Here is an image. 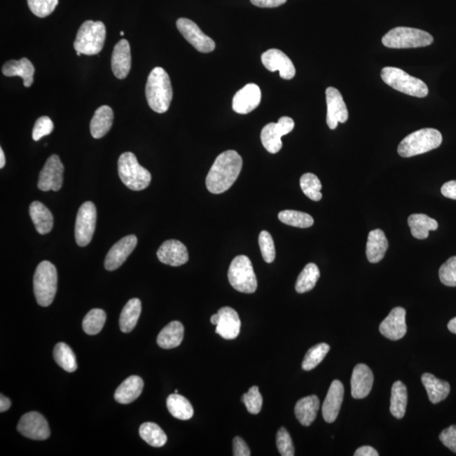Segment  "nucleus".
I'll use <instances>...</instances> for the list:
<instances>
[{
	"label": "nucleus",
	"mask_w": 456,
	"mask_h": 456,
	"mask_svg": "<svg viewBox=\"0 0 456 456\" xmlns=\"http://www.w3.org/2000/svg\"><path fill=\"white\" fill-rule=\"evenodd\" d=\"M242 167V159L237 151L223 152L209 170L207 181L208 191L212 194H221L229 190L236 182Z\"/></svg>",
	"instance_id": "f257e3e1"
},
{
	"label": "nucleus",
	"mask_w": 456,
	"mask_h": 456,
	"mask_svg": "<svg viewBox=\"0 0 456 456\" xmlns=\"http://www.w3.org/2000/svg\"><path fill=\"white\" fill-rule=\"evenodd\" d=\"M441 193L446 198L456 200V180L449 181L443 184Z\"/></svg>",
	"instance_id": "5fc2aeb1"
},
{
	"label": "nucleus",
	"mask_w": 456,
	"mask_h": 456,
	"mask_svg": "<svg viewBox=\"0 0 456 456\" xmlns=\"http://www.w3.org/2000/svg\"><path fill=\"white\" fill-rule=\"evenodd\" d=\"M97 223V209L90 201L85 202L78 211L75 236L76 244L85 247L92 241Z\"/></svg>",
	"instance_id": "9d476101"
},
{
	"label": "nucleus",
	"mask_w": 456,
	"mask_h": 456,
	"mask_svg": "<svg viewBox=\"0 0 456 456\" xmlns=\"http://www.w3.org/2000/svg\"><path fill=\"white\" fill-rule=\"evenodd\" d=\"M172 88L170 76L165 69L156 67L148 76L146 97L148 105L156 113H166L172 99Z\"/></svg>",
	"instance_id": "f03ea898"
},
{
	"label": "nucleus",
	"mask_w": 456,
	"mask_h": 456,
	"mask_svg": "<svg viewBox=\"0 0 456 456\" xmlns=\"http://www.w3.org/2000/svg\"><path fill=\"white\" fill-rule=\"evenodd\" d=\"M29 212L36 232L44 235L52 231L53 217L50 211L43 203L34 201L31 204Z\"/></svg>",
	"instance_id": "7c9ffc66"
},
{
	"label": "nucleus",
	"mask_w": 456,
	"mask_h": 456,
	"mask_svg": "<svg viewBox=\"0 0 456 456\" xmlns=\"http://www.w3.org/2000/svg\"><path fill=\"white\" fill-rule=\"evenodd\" d=\"M29 9L40 18L51 15L59 5V0H27Z\"/></svg>",
	"instance_id": "c03bdc74"
},
{
	"label": "nucleus",
	"mask_w": 456,
	"mask_h": 456,
	"mask_svg": "<svg viewBox=\"0 0 456 456\" xmlns=\"http://www.w3.org/2000/svg\"><path fill=\"white\" fill-rule=\"evenodd\" d=\"M139 432L143 441L152 447H163L167 441L166 434L154 422L143 423Z\"/></svg>",
	"instance_id": "4c0bfd02"
},
{
	"label": "nucleus",
	"mask_w": 456,
	"mask_h": 456,
	"mask_svg": "<svg viewBox=\"0 0 456 456\" xmlns=\"http://www.w3.org/2000/svg\"><path fill=\"white\" fill-rule=\"evenodd\" d=\"M249 448L240 437H236L233 439V455L235 456H249Z\"/></svg>",
	"instance_id": "603ef678"
},
{
	"label": "nucleus",
	"mask_w": 456,
	"mask_h": 456,
	"mask_svg": "<svg viewBox=\"0 0 456 456\" xmlns=\"http://www.w3.org/2000/svg\"><path fill=\"white\" fill-rule=\"evenodd\" d=\"M439 439L448 449L456 453V425H452L442 431Z\"/></svg>",
	"instance_id": "3c124183"
},
{
	"label": "nucleus",
	"mask_w": 456,
	"mask_h": 456,
	"mask_svg": "<svg viewBox=\"0 0 456 456\" xmlns=\"http://www.w3.org/2000/svg\"><path fill=\"white\" fill-rule=\"evenodd\" d=\"M57 286L56 267L44 261L36 267L34 277V289L36 302L42 307L51 305L55 298Z\"/></svg>",
	"instance_id": "39448f33"
},
{
	"label": "nucleus",
	"mask_w": 456,
	"mask_h": 456,
	"mask_svg": "<svg viewBox=\"0 0 456 456\" xmlns=\"http://www.w3.org/2000/svg\"><path fill=\"white\" fill-rule=\"evenodd\" d=\"M113 112L110 106L104 105L97 109L90 121V130L92 137L101 139L112 128Z\"/></svg>",
	"instance_id": "cd10ccee"
},
{
	"label": "nucleus",
	"mask_w": 456,
	"mask_h": 456,
	"mask_svg": "<svg viewBox=\"0 0 456 456\" xmlns=\"http://www.w3.org/2000/svg\"><path fill=\"white\" fill-rule=\"evenodd\" d=\"M330 349V346L326 343H320L311 347L306 353L303 361L302 368L303 371H310L317 367L326 357Z\"/></svg>",
	"instance_id": "79ce46f5"
},
{
	"label": "nucleus",
	"mask_w": 456,
	"mask_h": 456,
	"mask_svg": "<svg viewBox=\"0 0 456 456\" xmlns=\"http://www.w3.org/2000/svg\"><path fill=\"white\" fill-rule=\"evenodd\" d=\"M258 245H260L263 258L266 263H272L276 258V249L272 237L267 231H262L258 236Z\"/></svg>",
	"instance_id": "49530a36"
},
{
	"label": "nucleus",
	"mask_w": 456,
	"mask_h": 456,
	"mask_svg": "<svg viewBox=\"0 0 456 456\" xmlns=\"http://www.w3.org/2000/svg\"><path fill=\"white\" fill-rule=\"evenodd\" d=\"M11 401L9 398H7L1 394V396H0V412H6V410L11 408Z\"/></svg>",
	"instance_id": "4d7b16f0"
},
{
	"label": "nucleus",
	"mask_w": 456,
	"mask_h": 456,
	"mask_svg": "<svg viewBox=\"0 0 456 456\" xmlns=\"http://www.w3.org/2000/svg\"><path fill=\"white\" fill-rule=\"evenodd\" d=\"M344 386L342 382L334 380L328 390L326 400L322 406V414L324 421L328 423L334 422L338 418L343 402Z\"/></svg>",
	"instance_id": "aec40b11"
},
{
	"label": "nucleus",
	"mask_w": 456,
	"mask_h": 456,
	"mask_svg": "<svg viewBox=\"0 0 456 456\" xmlns=\"http://www.w3.org/2000/svg\"><path fill=\"white\" fill-rule=\"evenodd\" d=\"M120 35H121V36H124V35H125V32H120Z\"/></svg>",
	"instance_id": "680f3d73"
},
{
	"label": "nucleus",
	"mask_w": 456,
	"mask_h": 456,
	"mask_svg": "<svg viewBox=\"0 0 456 456\" xmlns=\"http://www.w3.org/2000/svg\"><path fill=\"white\" fill-rule=\"evenodd\" d=\"M320 277L318 266L314 263H310L299 274L296 282V291L298 293H307L314 289Z\"/></svg>",
	"instance_id": "58836bf2"
},
{
	"label": "nucleus",
	"mask_w": 456,
	"mask_h": 456,
	"mask_svg": "<svg viewBox=\"0 0 456 456\" xmlns=\"http://www.w3.org/2000/svg\"><path fill=\"white\" fill-rule=\"evenodd\" d=\"M406 405H408V389L401 381L394 382L392 389L390 398V413L398 419L405 416Z\"/></svg>",
	"instance_id": "c9c22d12"
},
{
	"label": "nucleus",
	"mask_w": 456,
	"mask_h": 456,
	"mask_svg": "<svg viewBox=\"0 0 456 456\" xmlns=\"http://www.w3.org/2000/svg\"><path fill=\"white\" fill-rule=\"evenodd\" d=\"M448 329H449V331L451 333H453V334H456V317L452 319L449 322V324H448Z\"/></svg>",
	"instance_id": "13d9d810"
},
{
	"label": "nucleus",
	"mask_w": 456,
	"mask_h": 456,
	"mask_svg": "<svg viewBox=\"0 0 456 456\" xmlns=\"http://www.w3.org/2000/svg\"><path fill=\"white\" fill-rule=\"evenodd\" d=\"M264 67L271 72L279 71L284 80H291L296 75L294 64L289 56L279 49H270L261 56Z\"/></svg>",
	"instance_id": "dca6fc26"
},
{
	"label": "nucleus",
	"mask_w": 456,
	"mask_h": 456,
	"mask_svg": "<svg viewBox=\"0 0 456 456\" xmlns=\"http://www.w3.org/2000/svg\"><path fill=\"white\" fill-rule=\"evenodd\" d=\"M318 396H310L300 399L295 406V415L303 426H310L317 417L319 409Z\"/></svg>",
	"instance_id": "c756f323"
},
{
	"label": "nucleus",
	"mask_w": 456,
	"mask_h": 456,
	"mask_svg": "<svg viewBox=\"0 0 456 456\" xmlns=\"http://www.w3.org/2000/svg\"><path fill=\"white\" fill-rule=\"evenodd\" d=\"M137 237L134 235L126 236L117 242L106 254L104 262L106 270L113 271L124 264L137 247Z\"/></svg>",
	"instance_id": "f3484780"
},
{
	"label": "nucleus",
	"mask_w": 456,
	"mask_h": 456,
	"mask_svg": "<svg viewBox=\"0 0 456 456\" xmlns=\"http://www.w3.org/2000/svg\"><path fill=\"white\" fill-rule=\"evenodd\" d=\"M443 137L438 130L432 128L415 131L402 139L398 146V153L402 158L426 153L441 146Z\"/></svg>",
	"instance_id": "7ed1b4c3"
},
{
	"label": "nucleus",
	"mask_w": 456,
	"mask_h": 456,
	"mask_svg": "<svg viewBox=\"0 0 456 456\" xmlns=\"http://www.w3.org/2000/svg\"><path fill=\"white\" fill-rule=\"evenodd\" d=\"M20 434L34 441H46L50 437V429L42 414L31 412L25 414L18 425Z\"/></svg>",
	"instance_id": "4468645a"
},
{
	"label": "nucleus",
	"mask_w": 456,
	"mask_h": 456,
	"mask_svg": "<svg viewBox=\"0 0 456 456\" xmlns=\"http://www.w3.org/2000/svg\"><path fill=\"white\" fill-rule=\"evenodd\" d=\"M381 78L390 88L406 95L419 98L428 96L429 88L425 82L410 76L399 68H384L381 71Z\"/></svg>",
	"instance_id": "0eeeda50"
},
{
	"label": "nucleus",
	"mask_w": 456,
	"mask_h": 456,
	"mask_svg": "<svg viewBox=\"0 0 456 456\" xmlns=\"http://www.w3.org/2000/svg\"><path fill=\"white\" fill-rule=\"evenodd\" d=\"M106 27L102 22L86 20L77 32L74 48L85 55H98L104 48Z\"/></svg>",
	"instance_id": "423d86ee"
},
{
	"label": "nucleus",
	"mask_w": 456,
	"mask_h": 456,
	"mask_svg": "<svg viewBox=\"0 0 456 456\" xmlns=\"http://www.w3.org/2000/svg\"><path fill=\"white\" fill-rule=\"evenodd\" d=\"M373 375L367 365L360 364L353 369L351 387L352 396L354 399H364L371 392Z\"/></svg>",
	"instance_id": "4be33fe9"
},
{
	"label": "nucleus",
	"mask_w": 456,
	"mask_h": 456,
	"mask_svg": "<svg viewBox=\"0 0 456 456\" xmlns=\"http://www.w3.org/2000/svg\"><path fill=\"white\" fill-rule=\"evenodd\" d=\"M355 456H379V453L371 446H361L355 451Z\"/></svg>",
	"instance_id": "6e6d98bb"
},
{
	"label": "nucleus",
	"mask_w": 456,
	"mask_h": 456,
	"mask_svg": "<svg viewBox=\"0 0 456 456\" xmlns=\"http://www.w3.org/2000/svg\"><path fill=\"white\" fill-rule=\"evenodd\" d=\"M294 121L289 117H282L277 124L270 123L261 131L263 146L271 154H276L282 147V137L294 129Z\"/></svg>",
	"instance_id": "9b49d317"
},
{
	"label": "nucleus",
	"mask_w": 456,
	"mask_h": 456,
	"mask_svg": "<svg viewBox=\"0 0 456 456\" xmlns=\"http://www.w3.org/2000/svg\"><path fill=\"white\" fill-rule=\"evenodd\" d=\"M277 445L279 453L282 456H293L295 450L293 441L285 428L278 430L277 434Z\"/></svg>",
	"instance_id": "09e8293b"
},
{
	"label": "nucleus",
	"mask_w": 456,
	"mask_h": 456,
	"mask_svg": "<svg viewBox=\"0 0 456 456\" xmlns=\"http://www.w3.org/2000/svg\"><path fill=\"white\" fill-rule=\"evenodd\" d=\"M278 219L282 223L299 228H308L314 225V219L307 213L286 209L279 213Z\"/></svg>",
	"instance_id": "ea45409f"
},
{
	"label": "nucleus",
	"mask_w": 456,
	"mask_h": 456,
	"mask_svg": "<svg viewBox=\"0 0 456 456\" xmlns=\"http://www.w3.org/2000/svg\"><path fill=\"white\" fill-rule=\"evenodd\" d=\"M111 64L114 76L118 79H125L131 69V51L128 41L122 39L115 45Z\"/></svg>",
	"instance_id": "b1692460"
},
{
	"label": "nucleus",
	"mask_w": 456,
	"mask_h": 456,
	"mask_svg": "<svg viewBox=\"0 0 456 456\" xmlns=\"http://www.w3.org/2000/svg\"><path fill=\"white\" fill-rule=\"evenodd\" d=\"M433 36L420 29L399 27L392 29L382 39V43L389 48H416L429 46Z\"/></svg>",
	"instance_id": "6e6552de"
},
{
	"label": "nucleus",
	"mask_w": 456,
	"mask_h": 456,
	"mask_svg": "<svg viewBox=\"0 0 456 456\" xmlns=\"http://www.w3.org/2000/svg\"><path fill=\"white\" fill-rule=\"evenodd\" d=\"M219 322L216 332L226 340H233L240 333L241 320L235 310L230 307L221 308L219 311Z\"/></svg>",
	"instance_id": "5701e85b"
},
{
	"label": "nucleus",
	"mask_w": 456,
	"mask_h": 456,
	"mask_svg": "<svg viewBox=\"0 0 456 456\" xmlns=\"http://www.w3.org/2000/svg\"><path fill=\"white\" fill-rule=\"evenodd\" d=\"M406 310L403 308H394L380 324V331L385 338L392 340L403 338L406 334Z\"/></svg>",
	"instance_id": "a211bd4d"
},
{
	"label": "nucleus",
	"mask_w": 456,
	"mask_h": 456,
	"mask_svg": "<svg viewBox=\"0 0 456 456\" xmlns=\"http://www.w3.org/2000/svg\"><path fill=\"white\" fill-rule=\"evenodd\" d=\"M219 322V313L216 315H213L211 318V322L212 324H215L216 326L217 323Z\"/></svg>",
	"instance_id": "052dcab7"
},
{
	"label": "nucleus",
	"mask_w": 456,
	"mask_h": 456,
	"mask_svg": "<svg viewBox=\"0 0 456 456\" xmlns=\"http://www.w3.org/2000/svg\"><path fill=\"white\" fill-rule=\"evenodd\" d=\"M118 172L122 182L131 191H141L150 186V172L139 163L132 152H125L119 157Z\"/></svg>",
	"instance_id": "20e7f679"
},
{
	"label": "nucleus",
	"mask_w": 456,
	"mask_h": 456,
	"mask_svg": "<svg viewBox=\"0 0 456 456\" xmlns=\"http://www.w3.org/2000/svg\"><path fill=\"white\" fill-rule=\"evenodd\" d=\"M327 104L326 123L329 128L336 130L339 123H346L348 119V110L343 97L335 88H328L326 92Z\"/></svg>",
	"instance_id": "2eb2a0df"
},
{
	"label": "nucleus",
	"mask_w": 456,
	"mask_h": 456,
	"mask_svg": "<svg viewBox=\"0 0 456 456\" xmlns=\"http://www.w3.org/2000/svg\"><path fill=\"white\" fill-rule=\"evenodd\" d=\"M184 328L179 322H172L163 329L158 336V344L163 349L178 347L183 342Z\"/></svg>",
	"instance_id": "2f4dec72"
},
{
	"label": "nucleus",
	"mask_w": 456,
	"mask_h": 456,
	"mask_svg": "<svg viewBox=\"0 0 456 456\" xmlns=\"http://www.w3.org/2000/svg\"><path fill=\"white\" fill-rule=\"evenodd\" d=\"M228 280L240 293H254L256 291L257 279L249 258L238 256L233 258L228 270Z\"/></svg>",
	"instance_id": "1a4fd4ad"
},
{
	"label": "nucleus",
	"mask_w": 456,
	"mask_h": 456,
	"mask_svg": "<svg viewBox=\"0 0 456 456\" xmlns=\"http://www.w3.org/2000/svg\"><path fill=\"white\" fill-rule=\"evenodd\" d=\"M389 247L385 234L380 229L373 230L368 234L366 256L371 263H379L383 260Z\"/></svg>",
	"instance_id": "bb28decb"
},
{
	"label": "nucleus",
	"mask_w": 456,
	"mask_h": 456,
	"mask_svg": "<svg viewBox=\"0 0 456 456\" xmlns=\"http://www.w3.org/2000/svg\"><path fill=\"white\" fill-rule=\"evenodd\" d=\"M261 102V88L256 84H248L233 97V109L237 113L248 114L256 109Z\"/></svg>",
	"instance_id": "6ab92c4d"
},
{
	"label": "nucleus",
	"mask_w": 456,
	"mask_h": 456,
	"mask_svg": "<svg viewBox=\"0 0 456 456\" xmlns=\"http://www.w3.org/2000/svg\"><path fill=\"white\" fill-rule=\"evenodd\" d=\"M53 357L57 365L68 373L75 372L78 368L76 357L67 344L57 343L53 349Z\"/></svg>",
	"instance_id": "e433bc0d"
},
{
	"label": "nucleus",
	"mask_w": 456,
	"mask_h": 456,
	"mask_svg": "<svg viewBox=\"0 0 456 456\" xmlns=\"http://www.w3.org/2000/svg\"><path fill=\"white\" fill-rule=\"evenodd\" d=\"M287 0H250L254 6L261 8H277L284 5Z\"/></svg>",
	"instance_id": "864d4df0"
},
{
	"label": "nucleus",
	"mask_w": 456,
	"mask_h": 456,
	"mask_svg": "<svg viewBox=\"0 0 456 456\" xmlns=\"http://www.w3.org/2000/svg\"><path fill=\"white\" fill-rule=\"evenodd\" d=\"M144 382L141 377L130 376L118 386L114 393V399L119 404H130L141 396Z\"/></svg>",
	"instance_id": "a878e982"
},
{
	"label": "nucleus",
	"mask_w": 456,
	"mask_h": 456,
	"mask_svg": "<svg viewBox=\"0 0 456 456\" xmlns=\"http://www.w3.org/2000/svg\"><path fill=\"white\" fill-rule=\"evenodd\" d=\"M2 72L8 77L20 76L22 78L24 85L31 88L34 81L35 69L34 64L27 57L20 60H11L4 64Z\"/></svg>",
	"instance_id": "393cba45"
},
{
	"label": "nucleus",
	"mask_w": 456,
	"mask_h": 456,
	"mask_svg": "<svg viewBox=\"0 0 456 456\" xmlns=\"http://www.w3.org/2000/svg\"><path fill=\"white\" fill-rule=\"evenodd\" d=\"M177 27L188 43L197 51L208 53L215 50L216 43L207 35H205L200 28L193 20L187 18H180L177 20Z\"/></svg>",
	"instance_id": "f8f14e48"
},
{
	"label": "nucleus",
	"mask_w": 456,
	"mask_h": 456,
	"mask_svg": "<svg viewBox=\"0 0 456 456\" xmlns=\"http://www.w3.org/2000/svg\"><path fill=\"white\" fill-rule=\"evenodd\" d=\"M106 313L104 310L94 309L85 316L82 326L88 335L94 336L100 333L106 322Z\"/></svg>",
	"instance_id": "a19ab883"
},
{
	"label": "nucleus",
	"mask_w": 456,
	"mask_h": 456,
	"mask_svg": "<svg viewBox=\"0 0 456 456\" xmlns=\"http://www.w3.org/2000/svg\"><path fill=\"white\" fill-rule=\"evenodd\" d=\"M6 165V157H5V153H4V151L1 148L0 149V168H3Z\"/></svg>",
	"instance_id": "bf43d9fd"
},
{
	"label": "nucleus",
	"mask_w": 456,
	"mask_h": 456,
	"mask_svg": "<svg viewBox=\"0 0 456 456\" xmlns=\"http://www.w3.org/2000/svg\"><path fill=\"white\" fill-rule=\"evenodd\" d=\"M408 225L413 236L417 240H426L430 231H435L438 228L436 220L425 214H413L409 216Z\"/></svg>",
	"instance_id": "473e14b6"
},
{
	"label": "nucleus",
	"mask_w": 456,
	"mask_h": 456,
	"mask_svg": "<svg viewBox=\"0 0 456 456\" xmlns=\"http://www.w3.org/2000/svg\"><path fill=\"white\" fill-rule=\"evenodd\" d=\"M167 406L172 416L179 420H190L194 416V408L191 402L178 393L167 397Z\"/></svg>",
	"instance_id": "f704fd0d"
},
{
	"label": "nucleus",
	"mask_w": 456,
	"mask_h": 456,
	"mask_svg": "<svg viewBox=\"0 0 456 456\" xmlns=\"http://www.w3.org/2000/svg\"><path fill=\"white\" fill-rule=\"evenodd\" d=\"M53 130V123L51 118L47 116L41 117L36 121L34 130H32V139L35 141H39L46 135L50 134Z\"/></svg>",
	"instance_id": "8fccbe9b"
},
{
	"label": "nucleus",
	"mask_w": 456,
	"mask_h": 456,
	"mask_svg": "<svg viewBox=\"0 0 456 456\" xmlns=\"http://www.w3.org/2000/svg\"><path fill=\"white\" fill-rule=\"evenodd\" d=\"M241 401L249 413L258 414L262 409L263 398L258 386L250 388L247 393L244 394Z\"/></svg>",
	"instance_id": "a18cd8bd"
},
{
	"label": "nucleus",
	"mask_w": 456,
	"mask_h": 456,
	"mask_svg": "<svg viewBox=\"0 0 456 456\" xmlns=\"http://www.w3.org/2000/svg\"><path fill=\"white\" fill-rule=\"evenodd\" d=\"M160 261L171 266H180L188 261V253L186 245L178 240H167L163 242L158 250Z\"/></svg>",
	"instance_id": "412c9836"
},
{
	"label": "nucleus",
	"mask_w": 456,
	"mask_h": 456,
	"mask_svg": "<svg viewBox=\"0 0 456 456\" xmlns=\"http://www.w3.org/2000/svg\"><path fill=\"white\" fill-rule=\"evenodd\" d=\"M300 186L307 197L314 201L322 199V184L317 176L310 172L303 174L300 179Z\"/></svg>",
	"instance_id": "37998d69"
},
{
	"label": "nucleus",
	"mask_w": 456,
	"mask_h": 456,
	"mask_svg": "<svg viewBox=\"0 0 456 456\" xmlns=\"http://www.w3.org/2000/svg\"><path fill=\"white\" fill-rule=\"evenodd\" d=\"M438 274L443 285L456 286V256L451 257L443 263Z\"/></svg>",
	"instance_id": "de8ad7c7"
},
{
	"label": "nucleus",
	"mask_w": 456,
	"mask_h": 456,
	"mask_svg": "<svg viewBox=\"0 0 456 456\" xmlns=\"http://www.w3.org/2000/svg\"><path fill=\"white\" fill-rule=\"evenodd\" d=\"M422 385L428 392L429 399L433 404L445 401L450 392V385L447 381L438 379L431 373L422 376Z\"/></svg>",
	"instance_id": "c85d7f7f"
},
{
	"label": "nucleus",
	"mask_w": 456,
	"mask_h": 456,
	"mask_svg": "<svg viewBox=\"0 0 456 456\" xmlns=\"http://www.w3.org/2000/svg\"><path fill=\"white\" fill-rule=\"evenodd\" d=\"M141 314V302L139 298L130 299L125 304L119 318V327L124 333L132 331L137 326L139 316Z\"/></svg>",
	"instance_id": "72a5a7b5"
},
{
	"label": "nucleus",
	"mask_w": 456,
	"mask_h": 456,
	"mask_svg": "<svg viewBox=\"0 0 456 456\" xmlns=\"http://www.w3.org/2000/svg\"><path fill=\"white\" fill-rule=\"evenodd\" d=\"M64 167L57 155H52L40 172L38 186L42 191H59L63 186Z\"/></svg>",
	"instance_id": "ddd939ff"
}]
</instances>
